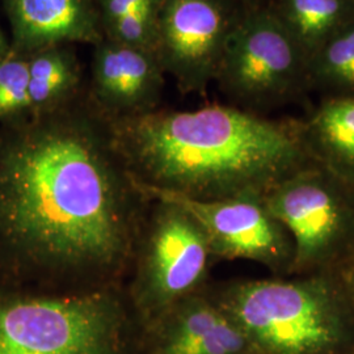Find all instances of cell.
Listing matches in <instances>:
<instances>
[{"instance_id": "cell-20", "label": "cell", "mask_w": 354, "mask_h": 354, "mask_svg": "<svg viewBox=\"0 0 354 354\" xmlns=\"http://www.w3.org/2000/svg\"><path fill=\"white\" fill-rule=\"evenodd\" d=\"M4 57V39L1 36V32H0V58Z\"/></svg>"}, {"instance_id": "cell-13", "label": "cell", "mask_w": 354, "mask_h": 354, "mask_svg": "<svg viewBox=\"0 0 354 354\" xmlns=\"http://www.w3.org/2000/svg\"><path fill=\"white\" fill-rule=\"evenodd\" d=\"M269 7L307 58L354 21V0H274Z\"/></svg>"}, {"instance_id": "cell-15", "label": "cell", "mask_w": 354, "mask_h": 354, "mask_svg": "<svg viewBox=\"0 0 354 354\" xmlns=\"http://www.w3.org/2000/svg\"><path fill=\"white\" fill-rule=\"evenodd\" d=\"M310 137L330 165L354 175V96L324 102L311 120Z\"/></svg>"}, {"instance_id": "cell-16", "label": "cell", "mask_w": 354, "mask_h": 354, "mask_svg": "<svg viewBox=\"0 0 354 354\" xmlns=\"http://www.w3.org/2000/svg\"><path fill=\"white\" fill-rule=\"evenodd\" d=\"M306 83L332 97L354 96V21L307 58Z\"/></svg>"}, {"instance_id": "cell-11", "label": "cell", "mask_w": 354, "mask_h": 354, "mask_svg": "<svg viewBox=\"0 0 354 354\" xmlns=\"http://www.w3.org/2000/svg\"><path fill=\"white\" fill-rule=\"evenodd\" d=\"M264 206L276 222L290 230L301 264L322 259L340 235V205L315 177H294L281 184Z\"/></svg>"}, {"instance_id": "cell-12", "label": "cell", "mask_w": 354, "mask_h": 354, "mask_svg": "<svg viewBox=\"0 0 354 354\" xmlns=\"http://www.w3.org/2000/svg\"><path fill=\"white\" fill-rule=\"evenodd\" d=\"M8 6L16 37L29 49L104 39L95 0H8Z\"/></svg>"}, {"instance_id": "cell-9", "label": "cell", "mask_w": 354, "mask_h": 354, "mask_svg": "<svg viewBox=\"0 0 354 354\" xmlns=\"http://www.w3.org/2000/svg\"><path fill=\"white\" fill-rule=\"evenodd\" d=\"M163 74L152 51L104 38L92 61V89L102 117L118 120L156 109Z\"/></svg>"}, {"instance_id": "cell-3", "label": "cell", "mask_w": 354, "mask_h": 354, "mask_svg": "<svg viewBox=\"0 0 354 354\" xmlns=\"http://www.w3.org/2000/svg\"><path fill=\"white\" fill-rule=\"evenodd\" d=\"M125 286L41 292L0 286V354H127Z\"/></svg>"}, {"instance_id": "cell-8", "label": "cell", "mask_w": 354, "mask_h": 354, "mask_svg": "<svg viewBox=\"0 0 354 354\" xmlns=\"http://www.w3.org/2000/svg\"><path fill=\"white\" fill-rule=\"evenodd\" d=\"M140 190L150 200H165L184 209L203 228L212 254L266 264L283 254L285 243L279 225L257 196L200 201L165 192Z\"/></svg>"}, {"instance_id": "cell-21", "label": "cell", "mask_w": 354, "mask_h": 354, "mask_svg": "<svg viewBox=\"0 0 354 354\" xmlns=\"http://www.w3.org/2000/svg\"><path fill=\"white\" fill-rule=\"evenodd\" d=\"M352 285H353V288H354V273H353V276H352Z\"/></svg>"}, {"instance_id": "cell-14", "label": "cell", "mask_w": 354, "mask_h": 354, "mask_svg": "<svg viewBox=\"0 0 354 354\" xmlns=\"http://www.w3.org/2000/svg\"><path fill=\"white\" fill-rule=\"evenodd\" d=\"M38 53L29 64V115L48 113L71 102L80 83V64L67 45Z\"/></svg>"}, {"instance_id": "cell-17", "label": "cell", "mask_w": 354, "mask_h": 354, "mask_svg": "<svg viewBox=\"0 0 354 354\" xmlns=\"http://www.w3.org/2000/svg\"><path fill=\"white\" fill-rule=\"evenodd\" d=\"M29 64L20 58H0V120L29 115Z\"/></svg>"}, {"instance_id": "cell-6", "label": "cell", "mask_w": 354, "mask_h": 354, "mask_svg": "<svg viewBox=\"0 0 354 354\" xmlns=\"http://www.w3.org/2000/svg\"><path fill=\"white\" fill-rule=\"evenodd\" d=\"M307 57L269 6L243 10L215 80L248 104L281 100L306 83Z\"/></svg>"}, {"instance_id": "cell-19", "label": "cell", "mask_w": 354, "mask_h": 354, "mask_svg": "<svg viewBox=\"0 0 354 354\" xmlns=\"http://www.w3.org/2000/svg\"><path fill=\"white\" fill-rule=\"evenodd\" d=\"M230 1L234 3L235 6H238L241 10H248V8L263 4L261 0H230Z\"/></svg>"}, {"instance_id": "cell-2", "label": "cell", "mask_w": 354, "mask_h": 354, "mask_svg": "<svg viewBox=\"0 0 354 354\" xmlns=\"http://www.w3.org/2000/svg\"><path fill=\"white\" fill-rule=\"evenodd\" d=\"M106 121L140 189L200 201L259 197L304 156L289 127L234 106L153 109Z\"/></svg>"}, {"instance_id": "cell-5", "label": "cell", "mask_w": 354, "mask_h": 354, "mask_svg": "<svg viewBox=\"0 0 354 354\" xmlns=\"http://www.w3.org/2000/svg\"><path fill=\"white\" fill-rule=\"evenodd\" d=\"M150 201L125 288L145 327L196 294L212 256L203 228L184 209L165 200Z\"/></svg>"}, {"instance_id": "cell-1", "label": "cell", "mask_w": 354, "mask_h": 354, "mask_svg": "<svg viewBox=\"0 0 354 354\" xmlns=\"http://www.w3.org/2000/svg\"><path fill=\"white\" fill-rule=\"evenodd\" d=\"M70 104L0 140L3 288L80 292L124 286L130 274L151 201L108 121Z\"/></svg>"}, {"instance_id": "cell-18", "label": "cell", "mask_w": 354, "mask_h": 354, "mask_svg": "<svg viewBox=\"0 0 354 354\" xmlns=\"http://www.w3.org/2000/svg\"><path fill=\"white\" fill-rule=\"evenodd\" d=\"M102 30L129 15H138L158 26L162 0H97Z\"/></svg>"}, {"instance_id": "cell-22", "label": "cell", "mask_w": 354, "mask_h": 354, "mask_svg": "<svg viewBox=\"0 0 354 354\" xmlns=\"http://www.w3.org/2000/svg\"><path fill=\"white\" fill-rule=\"evenodd\" d=\"M351 354H354V353H351Z\"/></svg>"}, {"instance_id": "cell-10", "label": "cell", "mask_w": 354, "mask_h": 354, "mask_svg": "<svg viewBox=\"0 0 354 354\" xmlns=\"http://www.w3.org/2000/svg\"><path fill=\"white\" fill-rule=\"evenodd\" d=\"M146 329L150 354H257L218 304L196 294L171 307Z\"/></svg>"}, {"instance_id": "cell-4", "label": "cell", "mask_w": 354, "mask_h": 354, "mask_svg": "<svg viewBox=\"0 0 354 354\" xmlns=\"http://www.w3.org/2000/svg\"><path fill=\"white\" fill-rule=\"evenodd\" d=\"M216 304L257 354H326L344 337L340 308L323 281H248Z\"/></svg>"}, {"instance_id": "cell-7", "label": "cell", "mask_w": 354, "mask_h": 354, "mask_svg": "<svg viewBox=\"0 0 354 354\" xmlns=\"http://www.w3.org/2000/svg\"><path fill=\"white\" fill-rule=\"evenodd\" d=\"M241 11L230 0H162L153 54L185 93L215 80Z\"/></svg>"}]
</instances>
